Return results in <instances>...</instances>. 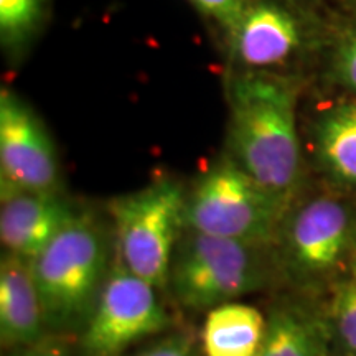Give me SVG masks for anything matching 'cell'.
Segmentation results:
<instances>
[{"label": "cell", "mask_w": 356, "mask_h": 356, "mask_svg": "<svg viewBox=\"0 0 356 356\" xmlns=\"http://www.w3.org/2000/svg\"><path fill=\"white\" fill-rule=\"evenodd\" d=\"M159 291L113 259L91 314L79 332L83 356H121L172 325Z\"/></svg>", "instance_id": "7"}, {"label": "cell", "mask_w": 356, "mask_h": 356, "mask_svg": "<svg viewBox=\"0 0 356 356\" xmlns=\"http://www.w3.org/2000/svg\"><path fill=\"white\" fill-rule=\"evenodd\" d=\"M266 317L256 307L231 302L207 312L202 330L203 356H259Z\"/></svg>", "instance_id": "12"}, {"label": "cell", "mask_w": 356, "mask_h": 356, "mask_svg": "<svg viewBox=\"0 0 356 356\" xmlns=\"http://www.w3.org/2000/svg\"><path fill=\"white\" fill-rule=\"evenodd\" d=\"M48 327L30 262L2 252L0 259V341L17 350L44 340Z\"/></svg>", "instance_id": "11"}, {"label": "cell", "mask_w": 356, "mask_h": 356, "mask_svg": "<svg viewBox=\"0 0 356 356\" xmlns=\"http://www.w3.org/2000/svg\"><path fill=\"white\" fill-rule=\"evenodd\" d=\"M275 270L274 248L185 229L173 254L167 291L184 309L210 312L262 291Z\"/></svg>", "instance_id": "3"}, {"label": "cell", "mask_w": 356, "mask_h": 356, "mask_svg": "<svg viewBox=\"0 0 356 356\" xmlns=\"http://www.w3.org/2000/svg\"><path fill=\"white\" fill-rule=\"evenodd\" d=\"M355 252L356 210L335 195L293 204L274 244L277 270L304 286H333L356 267Z\"/></svg>", "instance_id": "6"}, {"label": "cell", "mask_w": 356, "mask_h": 356, "mask_svg": "<svg viewBox=\"0 0 356 356\" xmlns=\"http://www.w3.org/2000/svg\"><path fill=\"white\" fill-rule=\"evenodd\" d=\"M108 231L78 211L35 259L29 261L48 330L81 332L111 270Z\"/></svg>", "instance_id": "2"}, {"label": "cell", "mask_w": 356, "mask_h": 356, "mask_svg": "<svg viewBox=\"0 0 356 356\" xmlns=\"http://www.w3.org/2000/svg\"><path fill=\"white\" fill-rule=\"evenodd\" d=\"M259 356H333L322 317L291 302H277L266 317Z\"/></svg>", "instance_id": "13"}, {"label": "cell", "mask_w": 356, "mask_h": 356, "mask_svg": "<svg viewBox=\"0 0 356 356\" xmlns=\"http://www.w3.org/2000/svg\"><path fill=\"white\" fill-rule=\"evenodd\" d=\"M333 68L338 81L356 92V30L346 35L338 44Z\"/></svg>", "instance_id": "19"}, {"label": "cell", "mask_w": 356, "mask_h": 356, "mask_svg": "<svg viewBox=\"0 0 356 356\" xmlns=\"http://www.w3.org/2000/svg\"><path fill=\"white\" fill-rule=\"evenodd\" d=\"M186 191L160 178L109 203L114 261L160 291L167 289L175 249L185 231Z\"/></svg>", "instance_id": "4"}, {"label": "cell", "mask_w": 356, "mask_h": 356, "mask_svg": "<svg viewBox=\"0 0 356 356\" xmlns=\"http://www.w3.org/2000/svg\"><path fill=\"white\" fill-rule=\"evenodd\" d=\"M289 211L225 155L186 191L185 229L274 248Z\"/></svg>", "instance_id": "5"}, {"label": "cell", "mask_w": 356, "mask_h": 356, "mask_svg": "<svg viewBox=\"0 0 356 356\" xmlns=\"http://www.w3.org/2000/svg\"><path fill=\"white\" fill-rule=\"evenodd\" d=\"M44 0H0V37L8 50H20L42 24Z\"/></svg>", "instance_id": "16"}, {"label": "cell", "mask_w": 356, "mask_h": 356, "mask_svg": "<svg viewBox=\"0 0 356 356\" xmlns=\"http://www.w3.org/2000/svg\"><path fill=\"white\" fill-rule=\"evenodd\" d=\"M0 186L56 193L61 168L50 134L10 89L0 92Z\"/></svg>", "instance_id": "8"}, {"label": "cell", "mask_w": 356, "mask_h": 356, "mask_svg": "<svg viewBox=\"0 0 356 356\" xmlns=\"http://www.w3.org/2000/svg\"><path fill=\"white\" fill-rule=\"evenodd\" d=\"M330 346L356 356V267L330 286V299L322 317Z\"/></svg>", "instance_id": "15"}, {"label": "cell", "mask_w": 356, "mask_h": 356, "mask_svg": "<svg viewBox=\"0 0 356 356\" xmlns=\"http://www.w3.org/2000/svg\"><path fill=\"white\" fill-rule=\"evenodd\" d=\"M317 160L338 185L356 190V101H343L320 114L314 127Z\"/></svg>", "instance_id": "14"}, {"label": "cell", "mask_w": 356, "mask_h": 356, "mask_svg": "<svg viewBox=\"0 0 356 356\" xmlns=\"http://www.w3.org/2000/svg\"><path fill=\"white\" fill-rule=\"evenodd\" d=\"M203 15L218 22L231 33L249 7V0H190Z\"/></svg>", "instance_id": "17"}, {"label": "cell", "mask_w": 356, "mask_h": 356, "mask_svg": "<svg viewBox=\"0 0 356 356\" xmlns=\"http://www.w3.org/2000/svg\"><path fill=\"white\" fill-rule=\"evenodd\" d=\"M6 356H70V355L66 353L60 345L43 340L37 345L10 350Z\"/></svg>", "instance_id": "20"}, {"label": "cell", "mask_w": 356, "mask_h": 356, "mask_svg": "<svg viewBox=\"0 0 356 356\" xmlns=\"http://www.w3.org/2000/svg\"><path fill=\"white\" fill-rule=\"evenodd\" d=\"M78 215L61 191L0 186V241L6 252L32 261Z\"/></svg>", "instance_id": "9"}, {"label": "cell", "mask_w": 356, "mask_h": 356, "mask_svg": "<svg viewBox=\"0 0 356 356\" xmlns=\"http://www.w3.org/2000/svg\"><path fill=\"white\" fill-rule=\"evenodd\" d=\"M132 356H200V350L188 333H170Z\"/></svg>", "instance_id": "18"}, {"label": "cell", "mask_w": 356, "mask_h": 356, "mask_svg": "<svg viewBox=\"0 0 356 356\" xmlns=\"http://www.w3.org/2000/svg\"><path fill=\"white\" fill-rule=\"evenodd\" d=\"M228 155L291 208L302 184L296 91L282 79L244 71L229 81Z\"/></svg>", "instance_id": "1"}, {"label": "cell", "mask_w": 356, "mask_h": 356, "mask_svg": "<svg viewBox=\"0 0 356 356\" xmlns=\"http://www.w3.org/2000/svg\"><path fill=\"white\" fill-rule=\"evenodd\" d=\"M234 60L248 71L280 65L300 44V29L286 8L270 2L249 3L229 33Z\"/></svg>", "instance_id": "10"}]
</instances>
